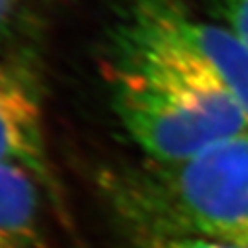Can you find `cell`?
Wrapping results in <instances>:
<instances>
[{"label": "cell", "instance_id": "8992f818", "mask_svg": "<svg viewBox=\"0 0 248 248\" xmlns=\"http://www.w3.org/2000/svg\"><path fill=\"white\" fill-rule=\"evenodd\" d=\"M133 245L134 248H248L243 245L219 243L193 235L155 233V232H133Z\"/></svg>", "mask_w": 248, "mask_h": 248}, {"label": "cell", "instance_id": "3957f363", "mask_svg": "<svg viewBox=\"0 0 248 248\" xmlns=\"http://www.w3.org/2000/svg\"><path fill=\"white\" fill-rule=\"evenodd\" d=\"M0 164L28 169L48 193L57 191L46 153L39 81L18 59L0 61Z\"/></svg>", "mask_w": 248, "mask_h": 248}, {"label": "cell", "instance_id": "7a4b0ae2", "mask_svg": "<svg viewBox=\"0 0 248 248\" xmlns=\"http://www.w3.org/2000/svg\"><path fill=\"white\" fill-rule=\"evenodd\" d=\"M118 197L133 232L248 247V133L182 162H151L118 186Z\"/></svg>", "mask_w": 248, "mask_h": 248}, {"label": "cell", "instance_id": "52a82bcc", "mask_svg": "<svg viewBox=\"0 0 248 248\" xmlns=\"http://www.w3.org/2000/svg\"><path fill=\"white\" fill-rule=\"evenodd\" d=\"M210 9L222 26L248 45V0H210Z\"/></svg>", "mask_w": 248, "mask_h": 248}, {"label": "cell", "instance_id": "6da1fadb", "mask_svg": "<svg viewBox=\"0 0 248 248\" xmlns=\"http://www.w3.org/2000/svg\"><path fill=\"white\" fill-rule=\"evenodd\" d=\"M110 66L116 112L151 162H182L248 133L239 103L177 31L169 0H134Z\"/></svg>", "mask_w": 248, "mask_h": 248}, {"label": "cell", "instance_id": "ba28073f", "mask_svg": "<svg viewBox=\"0 0 248 248\" xmlns=\"http://www.w3.org/2000/svg\"><path fill=\"white\" fill-rule=\"evenodd\" d=\"M20 2L22 0H0V43L8 35L11 24L15 22Z\"/></svg>", "mask_w": 248, "mask_h": 248}, {"label": "cell", "instance_id": "5b68a950", "mask_svg": "<svg viewBox=\"0 0 248 248\" xmlns=\"http://www.w3.org/2000/svg\"><path fill=\"white\" fill-rule=\"evenodd\" d=\"M43 191L28 169L0 164V248H48Z\"/></svg>", "mask_w": 248, "mask_h": 248}, {"label": "cell", "instance_id": "277c9868", "mask_svg": "<svg viewBox=\"0 0 248 248\" xmlns=\"http://www.w3.org/2000/svg\"><path fill=\"white\" fill-rule=\"evenodd\" d=\"M169 11L180 37L212 68L248 118V45L222 24L195 18L182 0H169Z\"/></svg>", "mask_w": 248, "mask_h": 248}]
</instances>
